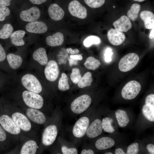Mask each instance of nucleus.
<instances>
[{
  "instance_id": "6e6552de",
  "label": "nucleus",
  "mask_w": 154,
  "mask_h": 154,
  "mask_svg": "<svg viewBox=\"0 0 154 154\" xmlns=\"http://www.w3.org/2000/svg\"><path fill=\"white\" fill-rule=\"evenodd\" d=\"M68 9L70 14L74 17L82 19L87 17L86 8L77 0H73L69 3Z\"/></svg>"
},
{
  "instance_id": "864d4df0",
  "label": "nucleus",
  "mask_w": 154,
  "mask_h": 154,
  "mask_svg": "<svg viewBox=\"0 0 154 154\" xmlns=\"http://www.w3.org/2000/svg\"><path fill=\"white\" fill-rule=\"evenodd\" d=\"M149 38L151 39L154 38V27L152 29V30L149 35Z\"/></svg>"
},
{
  "instance_id": "4468645a",
  "label": "nucleus",
  "mask_w": 154,
  "mask_h": 154,
  "mask_svg": "<svg viewBox=\"0 0 154 154\" xmlns=\"http://www.w3.org/2000/svg\"><path fill=\"white\" fill-rule=\"evenodd\" d=\"M26 29L29 33L41 34L47 31L48 27L43 22L36 21L28 23L26 26Z\"/></svg>"
},
{
  "instance_id": "b1692460",
  "label": "nucleus",
  "mask_w": 154,
  "mask_h": 154,
  "mask_svg": "<svg viewBox=\"0 0 154 154\" xmlns=\"http://www.w3.org/2000/svg\"><path fill=\"white\" fill-rule=\"evenodd\" d=\"M25 34V32L23 30H18L12 33L10 36V39L12 43L15 45L21 46L25 44L23 39Z\"/></svg>"
},
{
  "instance_id": "4be33fe9",
  "label": "nucleus",
  "mask_w": 154,
  "mask_h": 154,
  "mask_svg": "<svg viewBox=\"0 0 154 154\" xmlns=\"http://www.w3.org/2000/svg\"><path fill=\"white\" fill-rule=\"evenodd\" d=\"M33 57L35 60L42 66L46 65L48 62L46 51L43 48H40L35 51L33 53Z\"/></svg>"
},
{
  "instance_id": "2eb2a0df",
  "label": "nucleus",
  "mask_w": 154,
  "mask_h": 154,
  "mask_svg": "<svg viewBox=\"0 0 154 154\" xmlns=\"http://www.w3.org/2000/svg\"><path fill=\"white\" fill-rule=\"evenodd\" d=\"M26 114L28 117L35 123L42 124L46 121L45 116L38 109L31 108H29L27 110Z\"/></svg>"
},
{
  "instance_id": "72a5a7b5",
  "label": "nucleus",
  "mask_w": 154,
  "mask_h": 154,
  "mask_svg": "<svg viewBox=\"0 0 154 154\" xmlns=\"http://www.w3.org/2000/svg\"><path fill=\"white\" fill-rule=\"evenodd\" d=\"M101 42L100 38L98 37L91 35L87 37L83 42L84 45L86 47H89L92 44H98Z\"/></svg>"
},
{
  "instance_id": "f3484780",
  "label": "nucleus",
  "mask_w": 154,
  "mask_h": 154,
  "mask_svg": "<svg viewBox=\"0 0 154 154\" xmlns=\"http://www.w3.org/2000/svg\"><path fill=\"white\" fill-rule=\"evenodd\" d=\"M102 132L101 121L97 119L95 120L88 127L86 133L88 137L93 138L100 135Z\"/></svg>"
},
{
  "instance_id": "3c124183",
  "label": "nucleus",
  "mask_w": 154,
  "mask_h": 154,
  "mask_svg": "<svg viewBox=\"0 0 154 154\" xmlns=\"http://www.w3.org/2000/svg\"><path fill=\"white\" fill-rule=\"evenodd\" d=\"M81 154H94V151L91 149H88V150L86 149L83 150L81 153Z\"/></svg>"
},
{
  "instance_id": "5701e85b",
  "label": "nucleus",
  "mask_w": 154,
  "mask_h": 154,
  "mask_svg": "<svg viewBox=\"0 0 154 154\" xmlns=\"http://www.w3.org/2000/svg\"><path fill=\"white\" fill-rule=\"evenodd\" d=\"M37 148L36 142L30 140L26 142L23 145L20 152L21 154H35Z\"/></svg>"
},
{
  "instance_id": "c03bdc74",
  "label": "nucleus",
  "mask_w": 154,
  "mask_h": 154,
  "mask_svg": "<svg viewBox=\"0 0 154 154\" xmlns=\"http://www.w3.org/2000/svg\"><path fill=\"white\" fill-rule=\"evenodd\" d=\"M11 0H0V7H5L9 6Z\"/></svg>"
},
{
  "instance_id": "aec40b11",
  "label": "nucleus",
  "mask_w": 154,
  "mask_h": 154,
  "mask_svg": "<svg viewBox=\"0 0 154 154\" xmlns=\"http://www.w3.org/2000/svg\"><path fill=\"white\" fill-rule=\"evenodd\" d=\"M140 17L144 23L145 28L151 29L154 27V14L151 12L147 10L142 11Z\"/></svg>"
},
{
  "instance_id": "a18cd8bd",
  "label": "nucleus",
  "mask_w": 154,
  "mask_h": 154,
  "mask_svg": "<svg viewBox=\"0 0 154 154\" xmlns=\"http://www.w3.org/2000/svg\"><path fill=\"white\" fill-rule=\"evenodd\" d=\"M66 50L68 53L72 55L77 54L79 52V50L77 49L76 48L73 49L70 48H67L66 49Z\"/></svg>"
},
{
  "instance_id": "c9c22d12",
  "label": "nucleus",
  "mask_w": 154,
  "mask_h": 154,
  "mask_svg": "<svg viewBox=\"0 0 154 154\" xmlns=\"http://www.w3.org/2000/svg\"><path fill=\"white\" fill-rule=\"evenodd\" d=\"M85 3L93 8L99 7L104 3L105 0H84Z\"/></svg>"
},
{
  "instance_id": "6ab92c4d",
  "label": "nucleus",
  "mask_w": 154,
  "mask_h": 154,
  "mask_svg": "<svg viewBox=\"0 0 154 154\" xmlns=\"http://www.w3.org/2000/svg\"><path fill=\"white\" fill-rule=\"evenodd\" d=\"M64 41V35L62 33L59 32L54 34L52 35L48 36L46 38L47 44L51 46H60Z\"/></svg>"
},
{
  "instance_id": "4c0bfd02",
  "label": "nucleus",
  "mask_w": 154,
  "mask_h": 154,
  "mask_svg": "<svg viewBox=\"0 0 154 154\" xmlns=\"http://www.w3.org/2000/svg\"><path fill=\"white\" fill-rule=\"evenodd\" d=\"M10 14V11L8 7H0V21H3L5 17L9 16Z\"/></svg>"
},
{
  "instance_id": "7c9ffc66",
  "label": "nucleus",
  "mask_w": 154,
  "mask_h": 154,
  "mask_svg": "<svg viewBox=\"0 0 154 154\" xmlns=\"http://www.w3.org/2000/svg\"><path fill=\"white\" fill-rule=\"evenodd\" d=\"M113 121V119L110 118L106 117L103 118L101 121L102 129L108 133H113L115 130L112 125V123Z\"/></svg>"
},
{
  "instance_id": "8fccbe9b",
  "label": "nucleus",
  "mask_w": 154,
  "mask_h": 154,
  "mask_svg": "<svg viewBox=\"0 0 154 154\" xmlns=\"http://www.w3.org/2000/svg\"><path fill=\"white\" fill-rule=\"evenodd\" d=\"M70 66H71L73 65L77 64L78 62V60L72 58H70L68 59Z\"/></svg>"
},
{
  "instance_id": "49530a36",
  "label": "nucleus",
  "mask_w": 154,
  "mask_h": 154,
  "mask_svg": "<svg viewBox=\"0 0 154 154\" xmlns=\"http://www.w3.org/2000/svg\"><path fill=\"white\" fill-rule=\"evenodd\" d=\"M147 148L149 152L151 154H154V145L152 144H149L147 145Z\"/></svg>"
},
{
  "instance_id": "cd10ccee",
  "label": "nucleus",
  "mask_w": 154,
  "mask_h": 154,
  "mask_svg": "<svg viewBox=\"0 0 154 154\" xmlns=\"http://www.w3.org/2000/svg\"><path fill=\"white\" fill-rule=\"evenodd\" d=\"M92 81L91 73L89 72H87L82 77L78 84V86L80 88L90 86L91 85Z\"/></svg>"
},
{
  "instance_id": "a211bd4d",
  "label": "nucleus",
  "mask_w": 154,
  "mask_h": 154,
  "mask_svg": "<svg viewBox=\"0 0 154 154\" xmlns=\"http://www.w3.org/2000/svg\"><path fill=\"white\" fill-rule=\"evenodd\" d=\"M48 12L50 18L55 21L61 20L64 15V12L62 9L56 3L52 4L49 6Z\"/></svg>"
},
{
  "instance_id": "2f4dec72",
  "label": "nucleus",
  "mask_w": 154,
  "mask_h": 154,
  "mask_svg": "<svg viewBox=\"0 0 154 154\" xmlns=\"http://www.w3.org/2000/svg\"><path fill=\"white\" fill-rule=\"evenodd\" d=\"M13 31V28L9 24L4 25L2 29L0 30V38L6 39L11 35Z\"/></svg>"
},
{
  "instance_id": "ea45409f",
  "label": "nucleus",
  "mask_w": 154,
  "mask_h": 154,
  "mask_svg": "<svg viewBox=\"0 0 154 154\" xmlns=\"http://www.w3.org/2000/svg\"><path fill=\"white\" fill-rule=\"evenodd\" d=\"M113 54V52L111 48H108L106 49L104 54V59L106 62H109L112 61V57Z\"/></svg>"
},
{
  "instance_id": "f8f14e48",
  "label": "nucleus",
  "mask_w": 154,
  "mask_h": 154,
  "mask_svg": "<svg viewBox=\"0 0 154 154\" xmlns=\"http://www.w3.org/2000/svg\"><path fill=\"white\" fill-rule=\"evenodd\" d=\"M40 11L39 9L33 6L27 10L22 11L20 16L23 21L31 22L37 21L40 17Z\"/></svg>"
},
{
  "instance_id": "de8ad7c7",
  "label": "nucleus",
  "mask_w": 154,
  "mask_h": 154,
  "mask_svg": "<svg viewBox=\"0 0 154 154\" xmlns=\"http://www.w3.org/2000/svg\"><path fill=\"white\" fill-rule=\"evenodd\" d=\"M70 57V58L78 60H81L83 59L82 56L80 54L71 55Z\"/></svg>"
},
{
  "instance_id": "f03ea898",
  "label": "nucleus",
  "mask_w": 154,
  "mask_h": 154,
  "mask_svg": "<svg viewBox=\"0 0 154 154\" xmlns=\"http://www.w3.org/2000/svg\"><path fill=\"white\" fill-rule=\"evenodd\" d=\"M139 60L138 55L134 53L128 54L123 56L118 63V67L121 71L126 72L132 69L137 65Z\"/></svg>"
},
{
  "instance_id": "a19ab883",
  "label": "nucleus",
  "mask_w": 154,
  "mask_h": 154,
  "mask_svg": "<svg viewBox=\"0 0 154 154\" xmlns=\"http://www.w3.org/2000/svg\"><path fill=\"white\" fill-rule=\"evenodd\" d=\"M145 104L154 106V94L148 95L145 98Z\"/></svg>"
},
{
  "instance_id": "7ed1b4c3",
  "label": "nucleus",
  "mask_w": 154,
  "mask_h": 154,
  "mask_svg": "<svg viewBox=\"0 0 154 154\" xmlns=\"http://www.w3.org/2000/svg\"><path fill=\"white\" fill-rule=\"evenodd\" d=\"M141 88L140 84L135 80L128 82L123 87L121 95L123 98L127 100H131L135 98L139 94Z\"/></svg>"
},
{
  "instance_id": "ddd939ff",
  "label": "nucleus",
  "mask_w": 154,
  "mask_h": 154,
  "mask_svg": "<svg viewBox=\"0 0 154 154\" xmlns=\"http://www.w3.org/2000/svg\"><path fill=\"white\" fill-rule=\"evenodd\" d=\"M107 36L110 42L112 45L118 46L125 40V37L121 32L111 28L108 32Z\"/></svg>"
},
{
  "instance_id": "9b49d317",
  "label": "nucleus",
  "mask_w": 154,
  "mask_h": 154,
  "mask_svg": "<svg viewBox=\"0 0 154 154\" xmlns=\"http://www.w3.org/2000/svg\"><path fill=\"white\" fill-rule=\"evenodd\" d=\"M11 117L16 125L23 130L28 131L31 129V123L27 117L23 114L16 112L12 115Z\"/></svg>"
},
{
  "instance_id": "e433bc0d",
  "label": "nucleus",
  "mask_w": 154,
  "mask_h": 154,
  "mask_svg": "<svg viewBox=\"0 0 154 154\" xmlns=\"http://www.w3.org/2000/svg\"><path fill=\"white\" fill-rule=\"evenodd\" d=\"M139 151V145L137 143H132L127 147V154H137Z\"/></svg>"
},
{
  "instance_id": "dca6fc26",
  "label": "nucleus",
  "mask_w": 154,
  "mask_h": 154,
  "mask_svg": "<svg viewBox=\"0 0 154 154\" xmlns=\"http://www.w3.org/2000/svg\"><path fill=\"white\" fill-rule=\"evenodd\" d=\"M113 25L116 30L121 32H126L132 27V24L129 18L125 15L121 16L114 21Z\"/></svg>"
},
{
  "instance_id": "6e6d98bb",
  "label": "nucleus",
  "mask_w": 154,
  "mask_h": 154,
  "mask_svg": "<svg viewBox=\"0 0 154 154\" xmlns=\"http://www.w3.org/2000/svg\"><path fill=\"white\" fill-rule=\"evenodd\" d=\"M105 154H112V153L110 152H108L106 153Z\"/></svg>"
},
{
  "instance_id": "37998d69",
  "label": "nucleus",
  "mask_w": 154,
  "mask_h": 154,
  "mask_svg": "<svg viewBox=\"0 0 154 154\" xmlns=\"http://www.w3.org/2000/svg\"><path fill=\"white\" fill-rule=\"evenodd\" d=\"M6 54L5 51L0 44V62L3 61L5 59Z\"/></svg>"
},
{
  "instance_id": "09e8293b",
  "label": "nucleus",
  "mask_w": 154,
  "mask_h": 154,
  "mask_svg": "<svg viewBox=\"0 0 154 154\" xmlns=\"http://www.w3.org/2000/svg\"><path fill=\"white\" fill-rule=\"evenodd\" d=\"M32 3L35 4L39 5L46 2L47 0H29Z\"/></svg>"
},
{
  "instance_id": "58836bf2",
  "label": "nucleus",
  "mask_w": 154,
  "mask_h": 154,
  "mask_svg": "<svg viewBox=\"0 0 154 154\" xmlns=\"http://www.w3.org/2000/svg\"><path fill=\"white\" fill-rule=\"evenodd\" d=\"M62 151L64 154H77V150L75 148H68L66 146L62 147Z\"/></svg>"
},
{
  "instance_id": "f704fd0d",
  "label": "nucleus",
  "mask_w": 154,
  "mask_h": 154,
  "mask_svg": "<svg viewBox=\"0 0 154 154\" xmlns=\"http://www.w3.org/2000/svg\"><path fill=\"white\" fill-rule=\"evenodd\" d=\"M82 78L80 70L77 68L72 69L70 74L72 81L75 84H78Z\"/></svg>"
},
{
  "instance_id": "9d476101",
  "label": "nucleus",
  "mask_w": 154,
  "mask_h": 154,
  "mask_svg": "<svg viewBox=\"0 0 154 154\" xmlns=\"http://www.w3.org/2000/svg\"><path fill=\"white\" fill-rule=\"evenodd\" d=\"M46 64L44 70L46 78L51 82L55 81L58 78L59 72L57 62L54 60H50Z\"/></svg>"
},
{
  "instance_id": "79ce46f5",
  "label": "nucleus",
  "mask_w": 154,
  "mask_h": 154,
  "mask_svg": "<svg viewBox=\"0 0 154 154\" xmlns=\"http://www.w3.org/2000/svg\"><path fill=\"white\" fill-rule=\"evenodd\" d=\"M4 129L0 125V141H5L7 138V134Z\"/></svg>"
},
{
  "instance_id": "473e14b6",
  "label": "nucleus",
  "mask_w": 154,
  "mask_h": 154,
  "mask_svg": "<svg viewBox=\"0 0 154 154\" xmlns=\"http://www.w3.org/2000/svg\"><path fill=\"white\" fill-rule=\"evenodd\" d=\"M68 80V78L66 75L64 73H62L58 81V88L60 90L64 91L69 89Z\"/></svg>"
},
{
  "instance_id": "393cba45",
  "label": "nucleus",
  "mask_w": 154,
  "mask_h": 154,
  "mask_svg": "<svg viewBox=\"0 0 154 154\" xmlns=\"http://www.w3.org/2000/svg\"><path fill=\"white\" fill-rule=\"evenodd\" d=\"M7 59L10 66L14 69L19 68L23 62L22 59L20 56L12 53L8 54L7 56Z\"/></svg>"
},
{
  "instance_id": "423d86ee",
  "label": "nucleus",
  "mask_w": 154,
  "mask_h": 154,
  "mask_svg": "<svg viewBox=\"0 0 154 154\" xmlns=\"http://www.w3.org/2000/svg\"><path fill=\"white\" fill-rule=\"evenodd\" d=\"M0 124L4 129L13 135H17L21 132V129L15 123L9 116L3 115L0 117Z\"/></svg>"
},
{
  "instance_id": "f257e3e1",
  "label": "nucleus",
  "mask_w": 154,
  "mask_h": 154,
  "mask_svg": "<svg viewBox=\"0 0 154 154\" xmlns=\"http://www.w3.org/2000/svg\"><path fill=\"white\" fill-rule=\"evenodd\" d=\"M22 97L25 104L29 107L38 109L43 106V99L38 93L26 90L23 92Z\"/></svg>"
},
{
  "instance_id": "c756f323",
  "label": "nucleus",
  "mask_w": 154,
  "mask_h": 154,
  "mask_svg": "<svg viewBox=\"0 0 154 154\" xmlns=\"http://www.w3.org/2000/svg\"><path fill=\"white\" fill-rule=\"evenodd\" d=\"M142 112L145 117L149 120L154 121V106L145 104L142 108Z\"/></svg>"
},
{
  "instance_id": "1a4fd4ad",
  "label": "nucleus",
  "mask_w": 154,
  "mask_h": 154,
  "mask_svg": "<svg viewBox=\"0 0 154 154\" xmlns=\"http://www.w3.org/2000/svg\"><path fill=\"white\" fill-rule=\"evenodd\" d=\"M89 123V120L87 117H82L75 123L73 129L72 133L76 137L80 138L86 134Z\"/></svg>"
},
{
  "instance_id": "20e7f679",
  "label": "nucleus",
  "mask_w": 154,
  "mask_h": 154,
  "mask_svg": "<svg viewBox=\"0 0 154 154\" xmlns=\"http://www.w3.org/2000/svg\"><path fill=\"white\" fill-rule=\"evenodd\" d=\"M91 102L92 99L89 95H83L76 98L72 102L70 106L71 110L75 113L81 114L87 110Z\"/></svg>"
},
{
  "instance_id": "412c9836",
  "label": "nucleus",
  "mask_w": 154,
  "mask_h": 154,
  "mask_svg": "<svg viewBox=\"0 0 154 154\" xmlns=\"http://www.w3.org/2000/svg\"><path fill=\"white\" fill-rule=\"evenodd\" d=\"M114 141L109 137H103L98 139L95 143L96 148L100 150H103L110 148L114 145Z\"/></svg>"
},
{
  "instance_id": "5fc2aeb1",
  "label": "nucleus",
  "mask_w": 154,
  "mask_h": 154,
  "mask_svg": "<svg viewBox=\"0 0 154 154\" xmlns=\"http://www.w3.org/2000/svg\"><path fill=\"white\" fill-rule=\"evenodd\" d=\"M134 1H137L138 2H141L144 1L145 0H133Z\"/></svg>"
},
{
  "instance_id": "a878e982",
  "label": "nucleus",
  "mask_w": 154,
  "mask_h": 154,
  "mask_svg": "<svg viewBox=\"0 0 154 154\" xmlns=\"http://www.w3.org/2000/svg\"><path fill=\"white\" fill-rule=\"evenodd\" d=\"M116 117L119 125L124 127L128 124L129 121V118L124 110H119L115 112Z\"/></svg>"
},
{
  "instance_id": "0eeeda50",
  "label": "nucleus",
  "mask_w": 154,
  "mask_h": 154,
  "mask_svg": "<svg viewBox=\"0 0 154 154\" xmlns=\"http://www.w3.org/2000/svg\"><path fill=\"white\" fill-rule=\"evenodd\" d=\"M58 133L56 126L50 125L44 129L42 135V142L43 145L48 146L52 144L55 141Z\"/></svg>"
},
{
  "instance_id": "603ef678",
  "label": "nucleus",
  "mask_w": 154,
  "mask_h": 154,
  "mask_svg": "<svg viewBox=\"0 0 154 154\" xmlns=\"http://www.w3.org/2000/svg\"><path fill=\"white\" fill-rule=\"evenodd\" d=\"M115 154H125L123 150L121 148L116 149L115 151Z\"/></svg>"
},
{
  "instance_id": "bb28decb",
  "label": "nucleus",
  "mask_w": 154,
  "mask_h": 154,
  "mask_svg": "<svg viewBox=\"0 0 154 154\" xmlns=\"http://www.w3.org/2000/svg\"><path fill=\"white\" fill-rule=\"evenodd\" d=\"M101 64L100 61L92 56L88 57L84 65L87 69L95 70L98 68Z\"/></svg>"
},
{
  "instance_id": "c85d7f7f",
  "label": "nucleus",
  "mask_w": 154,
  "mask_h": 154,
  "mask_svg": "<svg viewBox=\"0 0 154 154\" xmlns=\"http://www.w3.org/2000/svg\"><path fill=\"white\" fill-rule=\"evenodd\" d=\"M140 7L139 4H133L131 6L130 9L127 12V17L132 21H135L138 17Z\"/></svg>"
},
{
  "instance_id": "39448f33",
  "label": "nucleus",
  "mask_w": 154,
  "mask_h": 154,
  "mask_svg": "<svg viewBox=\"0 0 154 154\" xmlns=\"http://www.w3.org/2000/svg\"><path fill=\"white\" fill-rule=\"evenodd\" d=\"M21 81L23 86L28 91L38 94L42 91V88L40 82L33 75L25 74L22 78Z\"/></svg>"
}]
</instances>
